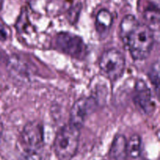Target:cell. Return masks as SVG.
Returning a JSON list of instances; mask_svg holds the SVG:
<instances>
[{
    "instance_id": "6da1fadb",
    "label": "cell",
    "mask_w": 160,
    "mask_h": 160,
    "mask_svg": "<svg viewBox=\"0 0 160 160\" xmlns=\"http://www.w3.org/2000/svg\"><path fill=\"white\" fill-rule=\"evenodd\" d=\"M123 42L134 60H144L148 57L152 49L154 33L148 25L138 23Z\"/></svg>"
},
{
    "instance_id": "7a4b0ae2",
    "label": "cell",
    "mask_w": 160,
    "mask_h": 160,
    "mask_svg": "<svg viewBox=\"0 0 160 160\" xmlns=\"http://www.w3.org/2000/svg\"><path fill=\"white\" fill-rule=\"evenodd\" d=\"M80 130L68 123L58 131L53 142V148L58 159L71 160L74 157L79 146Z\"/></svg>"
},
{
    "instance_id": "3957f363",
    "label": "cell",
    "mask_w": 160,
    "mask_h": 160,
    "mask_svg": "<svg viewBox=\"0 0 160 160\" xmlns=\"http://www.w3.org/2000/svg\"><path fill=\"white\" fill-rule=\"evenodd\" d=\"M98 64L107 78L116 81L123 75L126 60L121 52L116 48H109L102 54Z\"/></svg>"
},
{
    "instance_id": "277c9868",
    "label": "cell",
    "mask_w": 160,
    "mask_h": 160,
    "mask_svg": "<svg viewBox=\"0 0 160 160\" xmlns=\"http://www.w3.org/2000/svg\"><path fill=\"white\" fill-rule=\"evenodd\" d=\"M55 44L58 49L77 59H83L88 53V47L80 36L70 32L59 33Z\"/></svg>"
},
{
    "instance_id": "5b68a950",
    "label": "cell",
    "mask_w": 160,
    "mask_h": 160,
    "mask_svg": "<svg viewBox=\"0 0 160 160\" xmlns=\"http://www.w3.org/2000/svg\"><path fill=\"white\" fill-rule=\"evenodd\" d=\"M20 140L24 152H38L42 149L44 144V130L42 123L38 121L27 123L23 128Z\"/></svg>"
},
{
    "instance_id": "8992f818",
    "label": "cell",
    "mask_w": 160,
    "mask_h": 160,
    "mask_svg": "<svg viewBox=\"0 0 160 160\" xmlns=\"http://www.w3.org/2000/svg\"><path fill=\"white\" fill-rule=\"evenodd\" d=\"M98 102L92 97H83L78 99L70 110L69 123L81 129L86 119L96 110Z\"/></svg>"
},
{
    "instance_id": "52a82bcc",
    "label": "cell",
    "mask_w": 160,
    "mask_h": 160,
    "mask_svg": "<svg viewBox=\"0 0 160 160\" xmlns=\"http://www.w3.org/2000/svg\"><path fill=\"white\" fill-rule=\"evenodd\" d=\"M133 99L136 106L145 114H149L155 110L151 90L143 80H138L135 83Z\"/></svg>"
},
{
    "instance_id": "ba28073f",
    "label": "cell",
    "mask_w": 160,
    "mask_h": 160,
    "mask_svg": "<svg viewBox=\"0 0 160 160\" xmlns=\"http://www.w3.org/2000/svg\"><path fill=\"white\" fill-rule=\"evenodd\" d=\"M112 16L109 10L102 9L98 11L95 20V28L100 37L105 38L107 36L112 27Z\"/></svg>"
},
{
    "instance_id": "9c48e42d",
    "label": "cell",
    "mask_w": 160,
    "mask_h": 160,
    "mask_svg": "<svg viewBox=\"0 0 160 160\" xmlns=\"http://www.w3.org/2000/svg\"><path fill=\"white\" fill-rule=\"evenodd\" d=\"M128 140L123 134L115 136L110 147L111 158L113 160H127Z\"/></svg>"
},
{
    "instance_id": "30bf717a",
    "label": "cell",
    "mask_w": 160,
    "mask_h": 160,
    "mask_svg": "<svg viewBox=\"0 0 160 160\" xmlns=\"http://www.w3.org/2000/svg\"><path fill=\"white\" fill-rule=\"evenodd\" d=\"M142 141L138 134H134L128 141L127 159L143 160Z\"/></svg>"
},
{
    "instance_id": "8fae6325",
    "label": "cell",
    "mask_w": 160,
    "mask_h": 160,
    "mask_svg": "<svg viewBox=\"0 0 160 160\" xmlns=\"http://www.w3.org/2000/svg\"><path fill=\"white\" fill-rule=\"evenodd\" d=\"M143 17L148 27L158 26L159 22V7L155 3L149 2L143 11Z\"/></svg>"
},
{
    "instance_id": "7c38bea8",
    "label": "cell",
    "mask_w": 160,
    "mask_h": 160,
    "mask_svg": "<svg viewBox=\"0 0 160 160\" xmlns=\"http://www.w3.org/2000/svg\"><path fill=\"white\" fill-rule=\"evenodd\" d=\"M138 23L139 21L137 18L131 14H128L123 17L120 23V37L122 41L138 24Z\"/></svg>"
},
{
    "instance_id": "4fadbf2b",
    "label": "cell",
    "mask_w": 160,
    "mask_h": 160,
    "mask_svg": "<svg viewBox=\"0 0 160 160\" xmlns=\"http://www.w3.org/2000/svg\"><path fill=\"white\" fill-rule=\"evenodd\" d=\"M148 78L152 84L156 88V92L158 94L159 87V61H156V62L152 64V66L150 68L148 72Z\"/></svg>"
},
{
    "instance_id": "5bb4252c",
    "label": "cell",
    "mask_w": 160,
    "mask_h": 160,
    "mask_svg": "<svg viewBox=\"0 0 160 160\" xmlns=\"http://www.w3.org/2000/svg\"><path fill=\"white\" fill-rule=\"evenodd\" d=\"M29 25V20H28V12L25 9H22L20 17H18L17 23H16V29L19 33H23L26 30Z\"/></svg>"
},
{
    "instance_id": "9a60e30c",
    "label": "cell",
    "mask_w": 160,
    "mask_h": 160,
    "mask_svg": "<svg viewBox=\"0 0 160 160\" xmlns=\"http://www.w3.org/2000/svg\"><path fill=\"white\" fill-rule=\"evenodd\" d=\"M22 160H41V157L38 152H24Z\"/></svg>"
},
{
    "instance_id": "2e32d148",
    "label": "cell",
    "mask_w": 160,
    "mask_h": 160,
    "mask_svg": "<svg viewBox=\"0 0 160 160\" xmlns=\"http://www.w3.org/2000/svg\"><path fill=\"white\" fill-rule=\"evenodd\" d=\"M7 38V33L3 25L0 23V41H6Z\"/></svg>"
}]
</instances>
